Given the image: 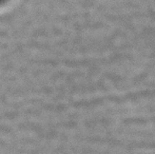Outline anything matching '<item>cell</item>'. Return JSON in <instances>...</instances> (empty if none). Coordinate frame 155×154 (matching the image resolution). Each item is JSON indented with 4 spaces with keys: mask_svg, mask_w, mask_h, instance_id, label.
Returning a JSON list of instances; mask_svg holds the SVG:
<instances>
[{
    "mask_svg": "<svg viewBox=\"0 0 155 154\" xmlns=\"http://www.w3.org/2000/svg\"><path fill=\"white\" fill-rule=\"evenodd\" d=\"M2 1H4V0H0V2H2Z\"/></svg>",
    "mask_w": 155,
    "mask_h": 154,
    "instance_id": "6da1fadb",
    "label": "cell"
}]
</instances>
